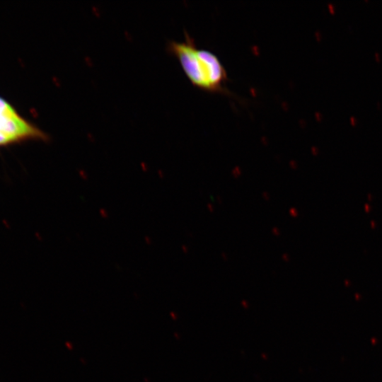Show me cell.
I'll return each mask as SVG.
<instances>
[{
  "instance_id": "3957f363",
  "label": "cell",
  "mask_w": 382,
  "mask_h": 382,
  "mask_svg": "<svg viewBox=\"0 0 382 382\" xmlns=\"http://www.w3.org/2000/svg\"><path fill=\"white\" fill-rule=\"evenodd\" d=\"M350 122H351L352 125H354L356 124V119L354 118V117H351V118H350Z\"/></svg>"
},
{
  "instance_id": "5b68a950",
  "label": "cell",
  "mask_w": 382,
  "mask_h": 382,
  "mask_svg": "<svg viewBox=\"0 0 382 382\" xmlns=\"http://www.w3.org/2000/svg\"><path fill=\"white\" fill-rule=\"evenodd\" d=\"M330 9H331L332 12H333V11H334V10H333V8H332V5H330Z\"/></svg>"
},
{
  "instance_id": "7a4b0ae2",
  "label": "cell",
  "mask_w": 382,
  "mask_h": 382,
  "mask_svg": "<svg viewBox=\"0 0 382 382\" xmlns=\"http://www.w3.org/2000/svg\"><path fill=\"white\" fill-rule=\"evenodd\" d=\"M0 137L6 145L28 139H47L43 131L21 117L12 106L0 110Z\"/></svg>"
},
{
  "instance_id": "6da1fadb",
  "label": "cell",
  "mask_w": 382,
  "mask_h": 382,
  "mask_svg": "<svg viewBox=\"0 0 382 382\" xmlns=\"http://www.w3.org/2000/svg\"><path fill=\"white\" fill-rule=\"evenodd\" d=\"M168 50L178 59L191 83L201 90L210 93H228L226 71L213 52L199 49L187 33L182 42L171 40Z\"/></svg>"
},
{
  "instance_id": "277c9868",
  "label": "cell",
  "mask_w": 382,
  "mask_h": 382,
  "mask_svg": "<svg viewBox=\"0 0 382 382\" xmlns=\"http://www.w3.org/2000/svg\"><path fill=\"white\" fill-rule=\"evenodd\" d=\"M375 57H376V59H377V61H380L379 54L378 53L375 54Z\"/></svg>"
}]
</instances>
